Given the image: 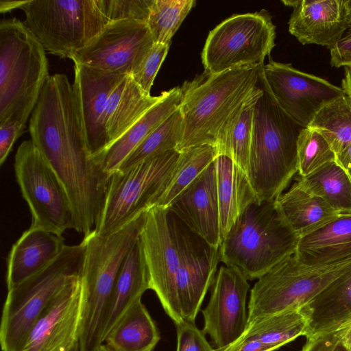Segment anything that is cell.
Here are the masks:
<instances>
[{"label": "cell", "mask_w": 351, "mask_h": 351, "mask_svg": "<svg viewBox=\"0 0 351 351\" xmlns=\"http://www.w3.org/2000/svg\"><path fill=\"white\" fill-rule=\"evenodd\" d=\"M263 66L258 70L262 93L254 107L247 177L259 201H271L298 171L297 143L304 127L279 106L264 78Z\"/></svg>", "instance_id": "cell-1"}, {"label": "cell", "mask_w": 351, "mask_h": 351, "mask_svg": "<svg viewBox=\"0 0 351 351\" xmlns=\"http://www.w3.org/2000/svg\"><path fill=\"white\" fill-rule=\"evenodd\" d=\"M260 66L215 75L204 72L183 84V136L178 152L206 144L216 147L226 125L254 89Z\"/></svg>", "instance_id": "cell-2"}, {"label": "cell", "mask_w": 351, "mask_h": 351, "mask_svg": "<svg viewBox=\"0 0 351 351\" xmlns=\"http://www.w3.org/2000/svg\"><path fill=\"white\" fill-rule=\"evenodd\" d=\"M147 211L111 234L101 236L93 231L84 237L80 351H97L103 344L104 322L114 285L126 256L140 237Z\"/></svg>", "instance_id": "cell-3"}, {"label": "cell", "mask_w": 351, "mask_h": 351, "mask_svg": "<svg viewBox=\"0 0 351 351\" xmlns=\"http://www.w3.org/2000/svg\"><path fill=\"white\" fill-rule=\"evenodd\" d=\"M299 239L275 199L256 201L240 214L221 241L220 261L237 269L247 280L258 279L293 255Z\"/></svg>", "instance_id": "cell-4"}, {"label": "cell", "mask_w": 351, "mask_h": 351, "mask_svg": "<svg viewBox=\"0 0 351 351\" xmlns=\"http://www.w3.org/2000/svg\"><path fill=\"white\" fill-rule=\"evenodd\" d=\"M45 52L24 22L0 21V124H26L50 76Z\"/></svg>", "instance_id": "cell-5"}, {"label": "cell", "mask_w": 351, "mask_h": 351, "mask_svg": "<svg viewBox=\"0 0 351 351\" xmlns=\"http://www.w3.org/2000/svg\"><path fill=\"white\" fill-rule=\"evenodd\" d=\"M85 246L66 245L46 268L8 290L2 311L0 343L3 351H19L32 328L56 295L81 276Z\"/></svg>", "instance_id": "cell-6"}, {"label": "cell", "mask_w": 351, "mask_h": 351, "mask_svg": "<svg viewBox=\"0 0 351 351\" xmlns=\"http://www.w3.org/2000/svg\"><path fill=\"white\" fill-rule=\"evenodd\" d=\"M24 23L45 50L61 58H71L110 22L95 0L17 1Z\"/></svg>", "instance_id": "cell-7"}, {"label": "cell", "mask_w": 351, "mask_h": 351, "mask_svg": "<svg viewBox=\"0 0 351 351\" xmlns=\"http://www.w3.org/2000/svg\"><path fill=\"white\" fill-rule=\"evenodd\" d=\"M351 268V260L323 266L300 262L294 255L260 277L250 291L247 324L264 317L302 308L326 286Z\"/></svg>", "instance_id": "cell-8"}, {"label": "cell", "mask_w": 351, "mask_h": 351, "mask_svg": "<svg viewBox=\"0 0 351 351\" xmlns=\"http://www.w3.org/2000/svg\"><path fill=\"white\" fill-rule=\"evenodd\" d=\"M179 154L177 150L169 151L126 171H116L110 174L95 232L101 236L111 234L156 206Z\"/></svg>", "instance_id": "cell-9"}, {"label": "cell", "mask_w": 351, "mask_h": 351, "mask_svg": "<svg viewBox=\"0 0 351 351\" xmlns=\"http://www.w3.org/2000/svg\"><path fill=\"white\" fill-rule=\"evenodd\" d=\"M275 38L276 27L267 10L232 15L208 34L202 52L204 72L215 75L263 66Z\"/></svg>", "instance_id": "cell-10"}, {"label": "cell", "mask_w": 351, "mask_h": 351, "mask_svg": "<svg viewBox=\"0 0 351 351\" xmlns=\"http://www.w3.org/2000/svg\"><path fill=\"white\" fill-rule=\"evenodd\" d=\"M190 232L169 208L155 206L147 211L140 234L149 274L150 289L156 293L175 324L182 321L176 282Z\"/></svg>", "instance_id": "cell-11"}, {"label": "cell", "mask_w": 351, "mask_h": 351, "mask_svg": "<svg viewBox=\"0 0 351 351\" xmlns=\"http://www.w3.org/2000/svg\"><path fill=\"white\" fill-rule=\"evenodd\" d=\"M14 172L32 217V228L62 235L73 229L68 194L57 174L32 140L23 141L14 158Z\"/></svg>", "instance_id": "cell-12"}, {"label": "cell", "mask_w": 351, "mask_h": 351, "mask_svg": "<svg viewBox=\"0 0 351 351\" xmlns=\"http://www.w3.org/2000/svg\"><path fill=\"white\" fill-rule=\"evenodd\" d=\"M154 44L147 23L110 21L71 59L74 64L132 76Z\"/></svg>", "instance_id": "cell-13"}, {"label": "cell", "mask_w": 351, "mask_h": 351, "mask_svg": "<svg viewBox=\"0 0 351 351\" xmlns=\"http://www.w3.org/2000/svg\"><path fill=\"white\" fill-rule=\"evenodd\" d=\"M263 72L272 95L291 118L307 127L319 109L346 95L343 90L322 77L270 60Z\"/></svg>", "instance_id": "cell-14"}, {"label": "cell", "mask_w": 351, "mask_h": 351, "mask_svg": "<svg viewBox=\"0 0 351 351\" xmlns=\"http://www.w3.org/2000/svg\"><path fill=\"white\" fill-rule=\"evenodd\" d=\"M212 285L209 302L202 310V332L210 336L215 350H221L239 339L246 329L250 285L237 269L223 265L217 270Z\"/></svg>", "instance_id": "cell-15"}, {"label": "cell", "mask_w": 351, "mask_h": 351, "mask_svg": "<svg viewBox=\"0 0 351 351\" xmlns=\"http://www.w3.org/2000/svg\"><path fill=\"white\" fill-rule=\"evenodd\" d=\"M83 306L80 276L67 284L44 311L19 351H69L79 341Z\"/></svg>", "instance_id": "cell-16"}, {"label": "cell", "mask_w": 351, "mask_h": 351, "mask_svg": "<svg viewBox=\"0 0 351 351\" xmlns=\"http://www.w3.org/2000/svg\"><path fill=\"white\" fill-rule=\"evenodd\" d=\"M127 75L74 64V95L92 157L109 145L104 119L109 97Z\"/></svg>", "instance_id": "cell-17"}, {"label": "cell", "mask_w": 351, "mask_h": 351, "mask_svg": "<svg viewBox=\"0 0 351 351\" xmlns=\"http://www.w3.org/2000/svg\"><path fill=\"white\" fill-rule=\"evenodd\" d=\"M219 261V248L210 245L191 231L176 282L177 302L182 320L195 322L213 285Z\"/></svg>", "instance_id": "cell-18"}, {"label": "cell", "mask_w": 351, "mask_h": 351, "mask_svg": "<svg viewBox=\"0 0 351 351\" xmlns=\"http://www.w3.org/2000/svg\"><path fill=\"white\" fill-rule=\"evenodd\" d=\"M210 245L221 243L215 160L168 207Z\"/></svg>", "instance_id": "cell-19"}, {"label": "cell", "mask_w": 351, "mask_h": 351, "mask_svg": "<svg viewBox=\"0 0 351 351\" xmlns=\"http://www.w3.org/2000/svg\"><path fill=\"white\" fill-rule=\"evenodd\" d=\"M293 8L289 32L302 45L330 49L350 26L346 0L282 1Z\"/></svg>", "instance_id": "cell-20"}, {"label": "cell", "mask_w": 351, "mask_h": 351, "mask_svg": "<svg viewBox=\"0 0 351 351\" xmlns=\"http://www.w3.org/2000/svg\"><path fill=\"white\" fill-rule=\"evenodd\" d=\"M62 235L30 227L12 245L8 257L6 284L10 290L49 265L64 246Z\"/></svg>", "instance_id": "cell-21"}, {"label": "cell", "mask_w": 351, "mask_h": 351, "mask_svg": "<svg viewBox=\"0 0 351 351\" xmlns=\"http://www.w3.org/2000/svg\"><path fill=\"white\" fill-rule=\"evenodd\" d=\"M182 99L181 87L162 92L160 99L137 122L102 152L93 157L95 162L110 176L152 132L180 108Z\"/></svg>", "instance_id": "cell-22"}, {"label": "cell", "mask_w": 351, "mask_h": 351, "mask_svg": "<svg viewBox=\"0 0 351 351\" xmlns=\"http://www.w3.org/2000/svg\"><path fill=\"white\" fill-rule=\"evenodd\" d=\"M302 311L308 319L306 338L351 326V268L335 279Z\"/></svg>", "instance_id": "cell-23"}, {"label": "cell", "mask_w": 351, "mask_h": 351, "mask_svg": "<svg viewBox=\"0 0 351 351\" xmlns=\"http://www.w3.org/2000/svg\"><path fill=\"white\" fill-rule=\"evenodd\" d=\"M293 255L300 262L311 266L351 260V214H340L301 237Z\"/></svg>", "instance_id": "cell-24"}, {"label": "cell", "mask_w": 351, "mask_h": 351, "mask_svg": "<svg viewBox=\"0 0 351 351\" xmlns=\"http://www.w3.org/2000/svg\"><path fill=\"white\" fill-rule=\"evenodd\" d=\"M150 289L149 274L139 238L126 256L117 276L103 326V343L125 311Z\"/></svg>", "instance_id": "cell-25"}, {"label": "cell", "mask_w": 351, "mask_h": 351, "mask_svg": "<svg viewBox=\"0 0 351 351\" xmlns=\"http://www.w3.org/2000/svg\"><path fill=\"white\" fill-rule=\"evenodd\" d=\"M221 241L240 214L259 201L247 174L224 155L215 159Z\"/></svg>", "instance_id": "cell-26"}, {"label": "cell", "mask_w": 351, "mask_h": 351, "mask_svg": "<svg viewBox=\"0 0 351 351\" xmlns=\"http://www.w3.org/2000/svg\"><path fill=\"white\" fill-rule=\"evenodd\" d=\"M161 98L144 93L127 75L110 95L104 119L109 145L121 137Z\"/></svg>", "instance_id": "cell-27"}, {"label": "cell", "mask_w": 351, "mask_h": 351, "mask_svg": "<svg viewBox=\"0 0 351 351\" xmlns=\"http://www.w3.org/2000/svg\"><path fill=\"white\" fill-rule=\"evenodd\" d=\"M275 200L285 219L300 238L340 215L297 182Z\"/></svg>", "instance_id": "cell-28"}, {"label": "cell", "mask_w": 351, "mask_h": 351, "mask_svg": "<svg viewBox=\"0 0 351 351\" xmlns=\"http://www.w3.org/2000/svg\"><path fill=\"white\" fill-rule=\"evenodd\" d=\"M159 340L156 324L139 299L125 311L104 343L110 351H152Z\"/></svg>", "instance_id": "cell-29"}, {"label": "cell", "mask_w": 351, "mask_h": 351, "mask_svg": "<svg viewBox=\"0 0 351 351\" xmlns=\"http://www.w3.org/2000/svg\"><path fill=\"white\" fill-rule=\"evenodd\" d=\"M261 93L258 75L254 89L239 110L230 119L216 145L218 156L224 155L231 158L247 176L254 107Z\"/></svg>", "instance_id": "cell-30"}, {"label": "cell", "mask_w": 351, "mask_h": 351, "mask_svg": "<svg viewBox=\"0 0 351 351\" xmlns=\"http://www.w3.org/2000/svg\"><path fill=\"white\" fill-rule=\"evenodd\" d=\"M303 189L323 199L340 214H351V180L336 160L328 162L296 181Z\"/></svg>", "instance_id": "cell-31"}, {"label": "cell", "mask_w": 351, "mask_h": 351, "mask_svg": "<svg viewBox=\"0 0 351 351\" xmlns=\"http://www.w3.org/2000/svg\"><path fill=\"white\" fill-rule=\"evenodd\" d=\"M307 332L308 319L298 308L257 319L247 324L241 337L258 339L276 350Z\"/></svg>", "instance_id": "cell-32"}, {"label": "cell", "mask_w": 351, "mask_h": 351, "mask_svg": "<svg viewBox=\"0 0 351 351\" xmlns=\"http://www.w3.org/2000/svg\"><path fill=\"white\" fill-rule=\"evenodd\" d=\"M217 156V147L208 144L180 151L156 206L168 208L174 199L199 177Z\"/></svg>", "instance_id": "cell-33"}, {"label": "cell", "mask_w": 351, "mask_h": 351, "mask_svg": "<svg viewBox=\"0 0 351 351\" xmlns=\"http://www.w3.org/2000/svg\"><path fill=\"white\" fill-rule=\"evenodd\" d=\"M182 136L183 118L179 108L143 140L117 171H126L145 160L178 151Z\"/></svg>", "instance_id": "cell-34"}, {"label": "cell", "mask_w": 351, "mask_h": 351, "mask_svg": "<svg viewBox=\"0 0 351 351\" xmlns=\"http://www.w3.org/2000/svg\"><path fill=\"white\" fill-rule=\"evenodd\" d=\"M307 127L318 130L337 155L351 143V99L344 95L326 104Z\"/></svg>", "instance_id": "cell-35"}, {"label": "cell", "mask_w": 351, "mask_h": 351, "mask_svg": "<svg viewBox=\"0 0 351 351\" xmlns=\"http://www.w3.org/2000/svg\"><path fill=\"white\" fill-rule=\"evenodd\" d=\"M194 0H153L147 24L155 43L169 45Z\"/></svg>", "instance_id": "cell-36"}, {"label": "cell", "mask_w": 351, "mask_h": 351, "mask_svg": "<svg viewBox=\"0 0 351 351\" xmlns=\"http://www.w3.org/2000/svg\"><path fill=\"white\" fill-rule=\"evenodd\" d=\"M298 173L306 176L324 165L336 160V154L327 139L317 130L306 127L297 143Z\"/></svg>", "instance_id": "cell-37"}, {"label": "cell", "mask_w": 351, "mask_h": 351, "mask_svg": "<svg viewBox=\"0 0 351 351\" xmlns=\"http://www.w3.org/2000/svg\"><path fill=\"white\" fill-rule=\"evenodd\" d=\"M110 21L134 20L147 23L153 0H95Z\"/></svg>", "instance_id": "cell-38"}, {"label": "cell", "mask_w": 351, "mask_h": 351, "mask_svg": "<svg viewBox=\"0 0 351 351\" xmlns=\"http://www.w3.org/2000/svg\"><path fill=\"white\" fill-rule=\"evenodd\" d=\"M169 45L155 43L144 60L131 76L133 80L147 95L150 90L158 71L167 55Z\"/></svg>", "instance_id": "cell-39"}, {"label": "cell", "mask_w": 351, "mask_h": 351, "mask_svg": "<svg viewBox=\"0 0 351 351\" xmlns=\"http://www.w3.org/2000/svg\"><path fill=\"white\" fill-rule=\"evenodd\" d=\"M177 330L176 351H215L205 337V334L195 322L182 320L175 324Z\"/></svg>", "instance_id": "cell-40"}, {"label": "cell", "mask_w": 351, "mask_h": 351, "mask_svg": "<svg viewBox=\"0 0 351 351\" xmlns=\"http://www.w3.org/2000/svg\"><path fill=\"white\" fill-rule=\"evenodd\" d=\"M342 330L306 338L300 351H348L342 340Z\"/></svg>", "instance_id": "cell-41"}, {"label": "cell", "mask_w": 351, "mask_h": 351, "mask_svg": "<svg viewBox=\"0 0 351 351\" xmlns=\"http://www.w3.org/2000/svg\"><path fill=\"white\" fill-rule=\"evenodd\" d=\"M26 124L7 121L0 124V165L5 161L16 139L23 134Z\"/></svg>", "instance_id": "cell-42"}, {"label": "cell", "mask_w": 351, "mask_h": 351, "mask_svg": "<svg viewBox=\"0 0 351 351\" xmlns=\"http://www.w3.org/2000/svg\"><path fill=\"white\" fill-rule=\"evenodd\" d=\"M330 64L339 68L351 65V25L344 36H342L330 49Z\"/></svg>", "instance_id": "cell-43"}, {"label": "cell", "mask_w": 351, "mask_h": 351, "mask_svg": "<svg viewBox=\"0 0 351 351\" xmlns=\"http://www.w3.org/2000/svg\"><path fill=\"white\" fill-rule=\"evenodd\" d=\"M215 351H274L269 346L254 337H240L235 342L221 350Z\"/></svg>", "instance_id": "cell-44"}, {"label": "cell", "mask_w": 351, "mask_h": 351, "mask_svg": "<svg viewBox=\"0 0 351 351\" xmlns=\"http://www.w3.org/2000/svg\"><path fill=\"white\" fill-rule=\"evenodd\" d=\"M336 161L344 169L351 180V143L336 155Z\"/></svg>", "instance_id": "cell-45"}, {"label": "cell", "mask_w": 351, "mask_h": 351, "mask_svg": "<svg viewBox=\"0 0 351 351\" xmlns=\"http://www.w3.org/2000/svg\"><path fill=\"white\" fill-rule=\"evenodd\" d=\"M344 77L341 82V88L346 95L351 99V65L344 67Z\"/></svg>", "instance_id": "cell-46"}, {"label": "cell", "mask_w": 351, "mask_h": 351, "mask_svg": "<svg viewBox=\"0 0 351 351\" xmlns=\"http://www.w3.org/2000/svg\"><path fill=\"white\" fill-rule=\"evenodd\" d=\"M342 343L348 351H351V326L342 330Z\"/></svg>", "instance_id": "cell-47"}, {"label": "cell", "mask_w": 351, "mask_h": 351, "mask_svg": "<svg viewBox=\"0 0 351 351\" xmlns=\"http://www.w3.org/2000/svg\"><path fill=\"white\" fill-rule=\"evenodd\" d=\"M346 8L349 16L350 21L351 22V0H346Z\"/></svg>", "instance_id": "cell-48"}, {"label": "cell", "mask_w": 351, "mask_h": 351, "mask_svg": "<svg viewBox=\"0 0 351 351\" xmlns=\"http://www.w3.org/2000/svg\"><path fill=\"white\" fill-rule=\"evenodd\" d=\"M97 351H110L105 344H101Z\"/></svg>", "instance_id": "cell-49"}, {"label": "cell", "mask_w": 351, "mask_h": 351, "mask_svg": "<svg viewBox=\"0 0 351 351\" xmlns=\"http://www.w3.org/2000/svg\"><path fill=\"white\" fill-rule=\"evenodd\" d=\"M69 351H80L79 341L77 342Z\"/></svg>", "instance_id": "cell-50"}]
</instances>
